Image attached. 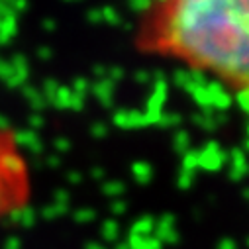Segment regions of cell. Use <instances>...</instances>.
Returning a JSON list of instances; mask_svg holds the SVG:
<instances>
[{
  "label": "cell",
  "mask_w": 249,
  "mask_h": 249,
  "mask_svg": "<svg viewBox=\"0 0 249 249\" xmlns=\"http://www.w3.org/2000/svg\"><path fill=\"white\" fill-rule=\"evenodd\" d=\"M193 177H195V173L193 171H186V169H180V175H178V186L182 191H186V189H191V184H193Z\"/></svg>",
  "instance_id": "17"
},
{
  "label": "cell",
  "mask_w": 249,
  "mask_h": 249,
  "mask_svg": "<svg viewBox=\"0 0 249 249\" xmlns=\"http://www.w3.org/2000/svg\"><path fill=\"white\" fill-rule=\"evenodd\" d=\"M112 89H114V83L112 81H102L98 85H94V94L98 96V100L104 104V106H110L112 104Z\"/></svg>",
  "instance_id": "8"
},
{
  "label": "cell",
  "mask_w": 249,
  "mask_h": 249,
  "mask_svg": "<svg viewBox=\"0 0 249 249\" xmlns=\"http://www.w3.org/2000/svg\"><path fill=\"white\" fill-rule=\"evenodd\" d=\"M130 249H161V241L157 237H140L132 235L128 241Z\"/></svg>",
  "instance_id": "6"
},
{
  "label": "cell",
  "mask_w": 249,
  "mask_h": 249,
  "mask_svg": "<svg viewBox=\"0 0 249 249\" xmlns=\"http://www.w3.org/2000/svg\"><path fill=\"white\" fill-rule=\"evenodd\" d=\"M20 224H22L24 228H32V226L36 224V214H34V210L22 208V212H20Z\"/></svg>",
  "instance_id": "18"
},
{
  "label": "cell",
  "mask_w": 249,
  "mask_h": 249,
  "mask_svg": "<svg viewBox=\"0 0 249 249\" xmlns=\"http://www.w3.org/2000/svg\"><path fill=\"white\" fill-rule=\"evenodd\" d=\"M47 165L49 167H57L59 165V157H47Z\"/></svg>",
  "instance_id": "38"
},
{
  "label": "cell",
  "mask_w": 249,
  "mask_h": 249,
  "mask_svg": "<svg viewBox=\"0 0 249 249\" xmlns=\"http://www.w3.org/2000/svg\"><path fill=\"white\" fill-rule=\"evenodd\" d=\"M55 147H57L59 151H67V149H71V143H69V140L59 138V140H55Z\"/></svg>",
  "instance_id": "29"
},
{
  "label": "cell",
  "mask_w": 249,
  "mask_h": 249,
  "mask_svg": "<svg viewBox=\"0 0 249 249\" xmlns=\"http://www.w3.org/2000/svg\"><path fill=\"white\" fill-rule=\"evenodd\" d=\"M75 83H77V85H75V90H73V92H77V94H85L87 89H89V83H87L85 79H77Z\"/></svg>",
  "instance_id": "26"
},
{
  "label": "cell",
  "mask_w": 249,
  "mask_h": 249,
  "mask_svg": "<svg viewBox=\"0 0 249 249\" xmlns=\"http://www.w3.org/2000/svg\"><path fill=\"white\" fill-rule=\"evenodd\" d=\"M12 4H8L10 6V10L14 12V14H18V12H24L26 8H28V2L26 0H10Z\"/></svg>",
  "instance_id": "24"
},
{
  "label": "cell",
  "mask_w": 249,
  "mask_h": 249,
  "mask_svg": "<svg viewBox=\"0 0 249 249\" xmlns=\"http://www.w3.org/2000/svg\"><path fill=\"white\" fill-rule=\"evenodd\" d=\"M20 247V239L18 237H10L6 243V249H18Z\"/></svg>",
  "instance_id": "33"
},
{
  "label": "cell",
  "mask_w": 249,
  "mask_h": 249,
  "mask_svg": "<svg viewBox=\"0 0 249 249\" xmlns=\"http://www.w3.org/2000/svg\"><path fill=\"white\" fill-rule=\"evenodd\" d=\"M110 77L114 79V83H118V81L124 77V71H122L120 67H114V69H110Z\"/></svg>",
  "instance_id": "31"
},
{
  "label": "cell",
  "mask_w": 249,
  "mask_h": 249,
  "mask_svg": "<svg viewBox=\"0 0 249 249\" xmlns=\"http://www.w3.org/2000/svg\"><path fill=\"white\" fill-rule=\"evenodd\" d=\"M16 142H18L22 147H28V149L34 151V153H41V149H43V145H41V142H39V138L36 136L34 130L20 132V134L16 136Z\"/></svg>",
  "instance_id": "5"
},
{
  "label": "cell",
  "mask_w": 249,
  "mask_h": 249,
  "mask_svg": "<svg viewBox=\"0 0 249 249\" xmlns=\"http://www.w3.org/2000/svg\"><path fill=\"white\" fill-rule=\"evenodd\" d=\"M89 20H90L92 24L102 22V12H100V10H90V12H89Z\"/></svg>",
  "instance_id": "30"
},
{
  "label": "cell",
  "mask_w": 249,
  "mask_h": 249,
  "mask_svg": "<svg viewBox=\"0 0 249 249\" xmlns=\"http://www.w3.org/2000/svg\"><path fill=\"white\" fill-rule=\"evenodd\" d=\"M155 45L249 89V0H163Z\"/></svg>",
  "instance_id": "1"
},
{
  "label": "cell",
  "mask_w": 249,
  "mask_h": 249,
  "mask_svg": "<svg viewBox=\"0 0 249 249\" xmlns=\"http://www.w3.org/2000/svg\"><path fill=\"white\" fill-rule=\"evenodd\" d=\"M130 4H132V8H134V10L142 12V10L149 8V4H151V0H130Z\"/></svg>",
  "instance_id": "25"
},
{
  "label": "cell",
  "mask_w": 249,
  "mask_h": 249,
  "mask_svg": "<svg viewBox=\"0 0 249 249\" xmlns=\"http://www.w3.org/2000/svg\"><path fill=\"white\" fill-rule=\"evenodd\" d=\"M136 79H138V81H140V83L143 85V83H147V81H149V75L142 71V73H138V75H136Z\"/></svg>",
  "instance_id": "37"
},
{
  "label": "cell",
  "mask_w": 249,
  "mask_h": 249,
  "mask_svg": "<svg viewBox=\"0 0 249 249\" xmlns=\"http://www.w3.org/2000/svg\"><path fill=\"white\" fill-rule=\"evenodd\" d=\"M155 228V220L151 216H143L140 218L134 226H132V235H140V237H147Z\"/></svg>",
  "instance_id": "7"
},
{
  "label": "cell",
  "mask_w": 249,
  "mask_h": 249,
  "mask_svg": "<svg viewBox=\"0 0 249 249\" xmlns=\"http://www.w3.org/2000/svg\"><path fill=\"white\" fill-rule=\"evenodd\" d=\"M30 122H32V126H37V128H41V126H43V118H41L39 114H37V116H32V120H30Z\"/></svg>",
  "instance_id": "34"
},
{
  "label": "cell",
  "mask_w": 249,
  "mask_h": 249,
  "mask_svg": "<svg viewBox=\"0 0 249 249\" xmlns=\"http://www.w3.org/2000/svg\"><path fill=\"white\" fill-rule=\"evenodd\" d=\"M224 161H226V153L218 147L216 142L206 143V147L202 151H198V167H202V169L216 171L222 167Z\"/></svg>",
  "instance_id": "3"
},
{
  "label": "cell",
  "mask_w": 249,
  "mask_h": 249,
  "mask_svg": "<svg viewBox=\"0 0 249 249\" xmlns=\"http://www.w3.org/2000/svg\"><path fill=\"white\" fill-rule=\"evenodd\" d=\"M189 145H191V138L184 130H178L175 134V149L180 151V153H186L189 151Z\"/></svg>",
  "instance_id": "12"
},
{
  "label": "cell",
  "mask_w": 249,
  "mask_h": 249,
  "mask_svg": "<svg viewBox=\"0 0 249 249\" xmlns=\"http://www.w3.org/2000/svg\"><path fill=\"white\" fill-rule=\"evenodd\" d=\"M132 171H134L136 180H138V182H142V184L149 182V180H151V177H153V169H151V165H149V163H145V161L134 163Z\"/></svg>",
  "instance_id": "9"
},
{
  "label": "cell",
  "mask_w": 249,
  "mask_h": 249,
  "mask_svg": "<svg viewBox=\"0 0 249 249\" xmlns=\"http://www.w3.org/2000/svg\"><path fill=\"white\" fill-rule=\"evenodd\" d=\"M94 210H90V208H83V210H79L77 214H75V220L77 222H83V224H87V222H90V220H94Z\"/></svg>",
  "instance_id": "22"
},
{
  "label": "cell",
  "mask_w": 249,
  "mask_h": 249,
  "mask_svg": "<svg viewBox=\"0 0 249 249\" xmlns=\"http://www.w3.org/2000/svg\"><path fill=\"white\" fill-rule=\"evenodd\" d=\"M220 249H235V243H233L231 239H224V241L220 243Z\"/></svg>",
  "instance_id": "35"
},
{
  "label": "cell",
  "mask_w": 249,
  "mask_h": 249,
  "mask_svg": "<svg viewBox=\"0 0 249 249\" xmlns=\"http://www.w3.org/2000/svg\"><path fill=\"white\" fill-rule=\"evenodd\" d=\"M208 92L212 98V108L214 110H228L231 104V98L228 96V92L224 90V87L220 83H208Z\"/></svg>",
  "instance_id": "4"
},
{
  "label": "cell",
  "mask_w": 249,
  "mask_h": 249,
  "mask_svg": "<svg viewBox=\"0 0 249 249\" xmlns=\"http://www.w3.org/2000/svg\"><path fill=\"white\" fill-rule=\"evenodd\" d=\"M92 136L94 138H104L106 136V126L104 124H94L92 126Z\"/></svg>",
  "instance_id": "27"
},
{
  "label": "cell",
  "mask_w": 249,
  "mask_h": 249,
  "mask_svg": "<svg viewBox=\"0 0 249 249\" xmlns=\"http://www.w3.org/2000/svg\"><path fill=\"white\" fill-rule=\"evenodd\" d=\"M92 175H94V178H102V175H104V171H102V169H98V171L94 169V171H92Z\"/></svg>",
  "instance_id": "39"
},
{
  "label": "cell",
  "mask_w": 249,
  "mask_h": 249,
  "mask_svg": "<svg viewBox=\"0 0 249 249\" xmlns=\"http://www.w3.org/2000/svg\"><path fill=\"white\" fill-rule=\"evenodd\" d=\"M102 20H106L108 24H114V26H118L122 18H120V14H118L116 10H112L110 6H106V8L102 10Z\"/></svg>",
  "instance_id": "20"
},
{
  "label": "cell",
  "mask_w": 249,
  "mask_h": 249,
  "mask_svg": "<svg viewBox=\"0 0 249 249\" xmlns=\"http://www.w3.org/2000/svg\"><path fill=\"white\" fill-rule=\"evenodd\" d=\"M196 167H198V151H186L182 157V169L195 173Z\"/></svg>",
  "instance_id": "15"
},
{
  "label": "cell",
  "mask_w": 249,
  "mask_h": 249,
  "mask_svg": "<svg viewBox=\"0 0 249 249\" xmlns=\"http://www.w3.org/2000/svg\"><path fill=\"white\" fill-rule=\"evenodd\" d=\"M67 210V206H63V204H57V202H53L51 206H47L45 210H43V218L45 220H53V218H57V216H61Z\"/></svg>",
  "instance_id": "16"
},
{
  "label": "cell",
  "mask_w": 249,
  "mask_h": 249,
  "mask_svg": "<svg viewBox=\"0 0 249 249\" xmlns=\"http://www.w3.org/2000/svg\"><path fill=\"white\" fill-rule=\"evenodd\" d=\"M24 180L22 159L4 143V134L0 132V212L8 210L10 204L22 198L20 182Z\"/></svg>",
  "instance_id": "2"
},
{
  "label": "cell",
  "mask_w": 249,
  "mask_h": 249,
  "mask_svg": "<svg viewBox=\"0 0 249 249\" xmlns=\"http://www.w3.org/2000/svg\"><path fill=\"white\" fill-rule=\"evenodd\" d=\"M178 122H180V116H177V114H163V112H161V116H159V122H157V124H161V126L169 128V126H177Z\"/></svg>",
  "instance_id": "19"
},
{
  "label": "cell",
  "mask_w": 249,
  "mask_h": 249,
  "mask_svg": "<svg viewBox=\"0 0 249 249\" xmlns=\"http://www.w3.org/2000/svg\"><path fill=\"white\" fill-rule=\"evenodd\" d=\"M83 180V177L77 173V171H73V173H69V182H73V184H79Z\"/></svg>",
  "instance_id": "32"
},
{
  "label": "cell",
  "mask_w": 249,
  "mask_h": 249,
  "mask_svg": "<svg viewBox=\"0 0 249 249\" xmlns=\"http://www.w3.org/2000/svg\"><path fill=\"white\" fill-rule=\"evenodd\" d=\"M118 233H120V228H118L116 222H112V220L104 222V226H102V237L104 239L114 241V239H118Z\"/></svg>",
  "instance_id": "13"
},
{
  "label": "cell",
  "mask_w": 249,
  "mask_h": 249,
  "mask_svg": "<svg viewBox=\"0 0 249 249\" xmlns=\"http://www.w3.org/2000/svg\"><path fill=\"white\" fill-rule=\"evenodd\" d=\"M83 106H85V94H77V92H73V94H71L69 108L75 110V112H79V110H83Z\"/></svg>",
  "instance_id": "21"
},
{
  "label": "cell",
  "mask_w": 249,
  "mask_h": 249,
  "mask_svg": "<svg viewBox=\"0 0 249 249\" xmlns=\"http://www.w3.org/2000/svg\"><path fill=\"white\" fill-rule=\"evenodd\" d=\"M87 249H102V247H98L96 243H90V245H87Z\"/></svg>",
  "instance_id": "40"
},
{
  "label": "cell",
  "mask_w": 249,
  "mask_h": 249,
  "mask_svg": "<svg viewBox=\"0 0 249 249\" xmlns=\"http://www.w3.org/2000/svg\"><path fill=\"white\" fill-rule=\"evenodd\" d=\"M71 94H73V90H69L67 87H59L55 98L51 100L53 106L59 108V110H67L69 108V102H71Z\"/></svg>",
  "instance_id": "11"
},
{
  "label": "cell",
  "mask_w": 249,
  "mask_h": 249,
  "mask_svg": "<svg viewBox=\"0 0 249 249\" xmlns=\"http://www.w3.org/2000/svg\"><path fill=\"white\" fill-rule=\"evenodd\" d=\"M124 191H126V186H124L122 180H110L104 184V195L108 196H120Z\"/></svg>",
  "instance_id": "14"
},
{
  "label": "cell",
  "mask_w": 249,
  "mask_h": 249,
  "mask_svg": "<svg viewBox=\"0 0 249 249\" xmlns=\"http://www.w3.org/2000/svg\"><path fill=\"white\" fill-rule=\"evenodd\" d=\"M118 249H130V245L128 243H122V245H118Z\"/></svg>",
  "instance_id": "41"
},
{
  "label": "cell",
  "mask_w": 249,
  "mask_h": 249,
  "mask_svg": "<svg viewBox=\"0 0 249 249\" xmlns=\"http://www.w3.org/2000/svg\"><path fill=\"white\" fill-rule=\"evenodd\" d=\"M237 102H239V106L249 114V89H241V90H239Z\"/></svg>",
  "instance_id": "23"
},
{
  "label": "cell",
  "mask_w": 249,
  "mask_h": 249,
  "mask_svg": "<svg viewBox=\"0 0 249 249\" xmlns=\"http://www.w3.org/2000/svg\"><path fill=\"white\" fill-rule=\"evenodd\" d=\"M39 57H41V59H49V57H51L49 47H41V49H39Z\"/></svg>",
  "instance_id": "36"
},
{
  "label": "cell",
  "mask_w": 249,
  "mask_h": 249,
  "mask_svg": "<svg viewBox=\"0 0 249 249\" xmlns=\"http://www.w3.org/2000/svg\"><path fill=\"white\" fill-rule=\"evenodd\" d=\"M24 96L30 100V104L39 112V110H43L45 108V104H47V100H45V96L39 92V90H36V89H32V87H24Z\"/></svg>",
  "instance_id": "10"
},
{
  "label": "cell",
  "mask_w": 249,
  "mask_h": 249,
  "mask_svg": "<svg viewBox=\"0 0 249 249\" xmlns=\"http://www.w3.org/2000/svg\"><path fill=\"white\" fill-rule=\"evenodd\" d=\"M110 210H112L114 214H124V212H126V202H122V200H116V202H112Z\"/></svg>",
  "instance_id": "28"
},
{
  "label": "cell",
  "mask_w": 249,
  "mask_h": 249,
  "mask_svg": "<svg viewBox=\"0 0 249 249\" xmlns=\"http://www.w3.org/2000/svg\"><path fill=\"white\" fill-rule=\"evenodd\" d=\"M243 196H245V198H249V189H245V193H243Z\"/></svg>",
  "instance_id": "42"
}]
</instances>
